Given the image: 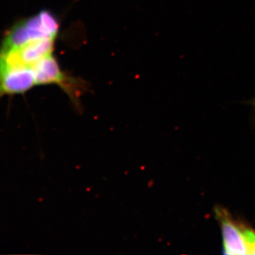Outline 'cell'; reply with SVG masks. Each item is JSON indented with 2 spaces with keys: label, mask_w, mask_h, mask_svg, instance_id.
<instances>
[{
  "label": "cell",
  "mask_w": 255,
  "mask_h": 255,
  "mask_svg": "<svg viewBox=\"0 0 255 255\" xmlns=\"http://www.w3.org/2000/svg\"><path fill=\"white\" fill-rule=\"evenodd\" d=\"M246 103L251 106L252 108H253V117H254V120L255 122V97H253L251 100L247 101Z\"/></svg>",
  "instance_id": "5"
},
{
  "label": "cell",
  "mask_w": 255,
  "mask_h": 255,
  "mask_svg": "<svg viewBox=\"0 0 255 255\" xmlns=\"http://www.w3.org/2000/svg\"><path fill=\"white\" fill-rule=\"evenodd\" d=\"M222 232L223 253L229 255H255V230L235 219L222 206L214 208Z\"/></svg>",
  "instance_id": "2"
},
{
  "label": "cell",
  "mask_w": 255,
  "mask_h": 255,
  "mask_svg": "<svg viewBox=\"0 0 255 255\" xmlns=\"http://www.w3.org/2000/svg\"><path fill=\"white\" fill-rule=\"evenodd\" d=\"M60 26L56 15L49 10H41L36 15L21 18L6 31L0 43V53H4L32 40L57 39Z\"/></svg>",
  "instance_id": "1"
},
{
  "label": "cell",
  "mask_w": 255,
  "mask_h": 255,
  "mask_svg": "<svg viewBox=\"0 0 255 255\" xmlns=\"http://www.w3.org/2000/svg\"><path fill=\"white\" fill-rule=\"evenodd\" d=\"M36 85L31 68L11 66L0 60V97L23 95Z\"/></svg>",
  "instance_id": "4"
},
{
  "label": "cell",
  "mask_w": 255,
  "mask_h": 255,
  "mask_svg": "<svg viewBox=\"0 0 255 255\" xmlns=\"http://www.w3.org/2000/svg\"><path fill=\"white\" fill-rule=\"evenodd\" d=\"M32 70L36 85H58L68 96L73 105L80 110V98L88 90L89 85L85 80L64 72L53 54L35 64Z\"/></svg>",
  "instance_id": "3"
}]
</instances>
